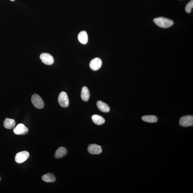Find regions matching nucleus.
<instances>
[{"instance_id": "obj_1", "label": "nucleus", "mask_w": 193, "mask_h": 193, "mask_svg": "<svg viewBox=\"0 0 193 193\" xmlns=\"http://www.w3.org/2000/svg\"><path fill=\"white\" fill-rule=\"evenodd\" d=\"M153 21L157 26L163 28H167L171 27L173 24L172 20L164 17L156 18Z\"/></svg>"}, {"instance_id": "obj_5", "label": "nucleus", "mask_w": 193, "mask_h": 193, "mask_svg": "<svg viewBox=\"0 0 193 193\" xmlns=\"http://www.w3.org/2000/svg\"><path fill=\"white\" fill-rule=\"evenodd\" d=\"M29 156V153L27 151L19 152L16 155L15 161L16 162L21 163L27 160Z\"/></svg>"}, {"instance_id": "obj_8", "label": "nucleus", "mask_w": 193, "mask_h": 193, "mask_svg": "<svg viewBox=\"0 0 193 193\" xmlns=\"http://www.w3.org/2000/svg\"><path fill=\"white\" fill-rule=\"evenodd\" d=\"M102 60L99 58H96L93 59L89 63L90 67L93 71H96L100 68L102 65Z\"/></svg>"}, {"instance_id": "obj_12", "label": "nucleus", "mask_w": 193, "mask_h": 193, "mask_svg": "<svg viewBox=\"0 0 193 193\" xmlns=\"http://www.w3.org/2000/svg\"><path fill=\"white\" fill-rule=\"evenodd\" d=\"M79 42L82 44H86L88 40V35L85 31H82L79 33L78 36Z\"/></svg>"}, {"instance_id": "obj_7", "label": "nucleus", "mask_w": 193, "mask_h": 193, "mask_svg": "<svg viewBox=\"0 0 193 193\" xmlns=\"http://www.w3.org/2000/svg\"><path fill=\"white\" fill-rule=\"evenodd\" d=\"M13 132L17 135H24L28 133V129L23 124L20 123L14 128Z\"/></svg>"}, {"instance_id": "obj_17", "label": "nucleus", "mask_w": 193, "mask_h": 193, "mask_svg": "<svg viewBox=\"0 0 193 193\" xmlns=\"http://www.w3.org/2000/svg\"><path fill=\"white\" fill-rule=\"evenodd\" d=\"M142 120L144 121L151 123H156L158 121V118L156 116L153 115H146L142 116Z\"/></svg>"}, {"instance_id": "obj_20", "label": "nucleus", "mask_w": 193, "mask_h": 193, "mask_svg": "<svg viewBox=\"0 0 193 193\" xmlns=\"http://www.w3.org/2000/svg\"></svg>"}, {"instance_id": "obj_19", "label": "nucleus", "mask_w": 193, "mask_h": 193, "mask_svg": "<svg viewBox=\"0 0 193 193\" xmlns=\"http://www.w3.org/2000/svg\"><path fill=\"white\" fill-rule=\"evenodd\" d=\"M10 1H14V0H10Z\"/></svg>"}, {"instance_id": "obj_4", "label": "nucleus", "mask_w": 193, "mask_h": 193, "mask_svg": "<svg viewBox=\"0 0 193 193\" xmlns=\"http://www.w3.org/2000/svg\"><path fill=\"white\" fill-rule=\"evenodd\" d=\"M58 101L62 107L66 108L68 107L69 104L68 97L65 92H62L59 95Z\"/></svg>"}, {"instance_id": "obj_11", "label": "nucleus", "mask_w": 193, "mask_h": 193, "mask_svg": "<svg viewBox=\"0 0 193 193\" xmlns=\"http://www.w3.org/2000/svg\"><path fill=\"white\" fill-rule=\"evenodd\" d=\"M67 151L66 148L64 147H60L58 148L55 154V158H63L66 155Z\"/></svg>"}, {"instance_id": "obj_3", "label": "nucleus", "mask_w": 193, "mask_h": 193, "mask_svg": "<svg viewBox=\"0 0 193 193\" xmlns=\"http://www.w3.org/2000/svg\"><path fill=\"white\" fill-rule=\"evenodd\" d=\"M180 125L181 126L187 127L193 125V116L192 115H187L182 117L180 119Z\"/></svg>"}, {"instance_id": "obj_6", "label": "nucleus", "mask_w": 193, "mask_h": 193, "mask_svg": "<svg viewBox=\"0 0 193 193\" xmlns=\"http://www.w3.org/2000/svg\"><path fill=\"white\" fill-rule=\"evenodd\" d=\"M40 58L42 62L45 65H51L54 63L53 57L50 54L42 53L40 55Z\"/></svg>"}, {"instance_id": "obj_13", "label": "nucleus", "mask_w": 193, "mask_h": 193, "mask_svg": "<svg viewBox=\"0 0 193 193\" xmlns=\"http://www.w3.org/2000/svg\"><path fill=\"white\" fill-rule=\"evenodd\" d=\"M42 178L43 181L47 182H53L56 180V178L55 175L50 173L44 175Z\"/></svg>"}, {"instance_id": "obj_15", "label": "nucleus", "mask_w": 193, "mask_h": 193, "mask_svg": "<svg viewBox=\"0 0 193 193\" xmlns=\"http://www.w3.org/2000/svg\"><path fill=\"white\" fill-rule=\"evenodd\" d=\"M92 119L94 123L98 125H102L105 121L104 118L97 114L93 115L92 117Z\"/></svg>"}, {"instance_id": "obj_10", "label": "nucleus", "mask_w": 193, "mask_h": 193, "mask_svg": "<svg viewBox=\"0 0 193 193\" xmlns=\"http://www.w3.org/2000/svg\"><path fill=\"white\" fill-rule=\"evenodd\" d=\"M97 105L99 110L103 112L107 113L109 112L110 111V108L109 106L102 101H98L97 103Z\"/></svg>"}, {"instance_id": "obj_14", "label": "nucleus", "mask_w": 193, "mask_h": 193, "mask_svg": "<svg viewBox=\"0 0 193 193\" xmlns=\"http://www.w3.org/2000/svg\"><path fill=\"white\" fill-rule=\"evenodd\" d=\"M16 125L15 121L13 119L6 118L4 121L3 125L6 129H11L13 128Z\"/></svg>"}, {"instance_id": "obj_2", "label": "nucleus", "mask_w": 193, "mask_h": 193, "mask_svg": "<svg viewBox=\"0 0 193 193\" xmlns=\"http://www.w3.org/2000/svg\"><path fill=\"white\" fill-rule=\"evenodd\" d=\"M31 101L35 107L38 109H42L44 107L43 100L37 94H34L32 96Z\"/></svg>"}, {"instance_id": "obj_16", "label": "nucleus", "mask_w": 193, "mask_h": 193, "mask_svg": "<svg viewBox=\"0 0 193 193\" xmlns=\"http://www.w3.org/2000/svg\"><path fill=\"white\" fill-rule=\"evenodd\" d=\"M89 97L90 93L88 88L86 87H83L81 93L82 99L84 101H87L89 99Z\"/></svg>"}, {"instance_id": "obj_18", "label": "nucleus", "mask_w": 193, "mask_h": 193, "mask_svg": "<svg viewBox=\"0 0 193 193\" xmlns=\"http://www.w3.org/2000/svg\"><path fill=\"white\" fill-rule=\"evenodd\" d=\"M193 7V1H189V2L188 3L187 6H186L185 11L188 13H190L192 11V9Z\"/></svg>"}, {"instance_id": "obj_9", "label": "nucleus", "mask_w": 193, "mask_h": 193, "mask_svg": "<svg viewBox=\"0 0 193 193\" xmlns=\"http://www.w3.org/2000/svg\"><path fill=\"white\" fill-rule=\"evenodd\" d=\"M88 150L91 154L99 155L102 153V149L100 145L93 144L88 146Z\"/></svg>"}]
</instances>
